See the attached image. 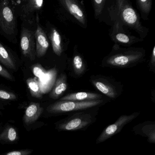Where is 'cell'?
Listing matches in <instances>:
<instances>
[{
    "instance_id": "19",
    "label": "cell",
    "mask_w": 155,
    "mask_h": 155,
    "mask_svg": "<svg viewBox=\"0 0 155 155\" xmlns=\"http://www.w3.org/2000/svg\"><path fill=\"white\" fill-rule=\"evenodd\" d=\"M26 81L31 96L37 98H41L42 92L38 82L35 79L32 78L28 79Z\"/></svg>"
},
{
    "instance_id": "6",
    "label": "cell",
    "mask_w": 155,
    "mask_h": 155,
    "mask_svg": "<svg viewBox=\"0 0 155 155\" xmlns=\"http://www.w3.org/2000/svg\"><path fill=\"white\" fill-rule=\"evenodd\" d=\"M120 4V13L123 21L129 27L137 29L140 27L139 20L134 9L125 1L118 2Z\"/></svg>"
},
{
    "instance_id": "23",
    "label": "cell",
    "mask_w": 155,
    "mask_h": 155,
    "mask_svg": "<svg viewBox=\"0 0 155 155\" xmlns=\"http://www.w3.org/2000/svg\"><path fill=\"white\" fill-rule=\"evenodd\" d=\"M105 2L106 1H104V0H99V1L95 0L93 1L96 16L97 17L101 14V12L105 6Z\"/></svg>"
},
{
    "instance_id": "8",
    "label": "cell",
    "mask_w": 155,
    "mask_h": 155,
    "mask_svg": "<svg viewBox=\"0 0 155 155\" xmlns=\"http://www.w3.org/2000/svg\"><path fill=\"white\" fill-rule=\"evenodd\" d=\"M43 2L42 0H30L25 2L21 8V19L31 24L34 19V13L41 8Z\"/></svg>"
},
{
    "instance_id": "12",
    "label": "cell",
    "mask_w": 155,
    "mask_h": 155,
    "mask_svg": "<svg viewBox=\"0 0 155 155\" xmlns=\"http://www.w3.org/2000/svg\"><path fill=\"white\" fill-rule=\"evenodd\" d=\"M102 96L97 93L88 92H78L71 93L61 98L59 101H86L102 99Z\"/></svg>"
},
{
    "instance_id": "5",
    "label": "cell",
    "mask_w": 155,
    "mask_h": 155,
    "mask_svg": "<svg viewBox=\"0 0 155 155\" xmlns=\"http://www.w3.org/2000/svg\"><path fill=\"white\" fill-rule=\"evenodd\" d=\"M35 32L28 29L23 28L21 34L20 46L21 53L31 61L36 58V43Z\"/></svg>"
},
{
    "instance_id": "1",
    "label": "cell",
    "mask_w": 155,
    "mask_h": 155,
    "mask_svg": "<svg viewBox=\"0 0 155 155\" xmlns=\"http://www.w3.org/2000/svg\"><path fill=\"white\" fill-rule=\"evenodd\" d=\"M99 107L76 111L55 123L59 131L86 130L97 120Z\"/></svg>"
},
{
    "instance_id": "21",
    "label": "cell",
    "mask_w": 155,
    "mask_h": 155,
    "mask_svg": "<svg viewBox=\"0 0 155 155\" xmlns=\"http://www.w3.org/2000/svg\"><path fill=\"white\" fill-rule=\"evenodd\" d=\"M139 7L144 13H148L150 12L152 5L150 0H139L137 2Z\"/></svg>"
},
{
    "instance_id": "30",
    "label": "cell",
    "mask_w": 155,
    "mask_h": 155,
    "mask_svg": "<svg viewBox=\"0 0 155 155\" xmlns=\"http://www.w3.org/2000/svg\"></svg>"
},
{
    "instance_id": "3",
    "label": "cell",
    "mask_w": 155,
    "mask_h": 155,
    "mask_svg": "<svg viewBox=\"0 0 155 155\" xmlns=\"http://www.w3.org/2000/svg\"><path fill=\"white\" fill-rule=\"evenodd\" d=\"M140 114V112H135L130 115H121L114 123L109 125L103 130L97 138L96 144L104 142L119 133L125 126L135 119L139 116Z\"/></svg>"
},
{
    "instance_id": "26",
    "label": "cell",
    "mask_w": 155,
    "mask_h": 155,
    "mask_svg": "<svg viewBox=\"0 0 155 155\" xmlns=\"http://www.w3.org/2000/svg\"><path fill=\"white\" fill-rule=\"evenodd\" d=\"M0 76L11 81H15L14 77L1 64H0Z\"/></svg>"
},
{
    "instance_id": "28",
    "label": "cell",
    "mask_w": 155,
    "mask_h": 155,
    "mask_svg": "<svg viewBox=\"0 0 155 155\" xmlns=\"http://www.w3.org/2000/svg\"><path fill=\"white\" fill-rule=\"evenodd\" d=\"M155 47L153 48V51H152V56H151V64L153 65L155 64Z\"/></svg>"
},
{
    "instance_id": "9",
    "label": "cell",
    "mask_w": 155,
    "mask_h": 155,
    "mask_svg": "<svg viewBox=\"0 0 155 155\" xmlns=\"http://www.w3.org/2000/svg\"><path fill=\"white\" fill-rule=\"evenodd\" d=\"M132 131L136 135L147 138L150 144H155V121L147 120L133 127Z\"/></svg>"
},
{
    "instance_id": "16",
    "label": "cell",
    "mask_w": 155,
    "mask_h": 155,
    "mask_svg": "<svg viewBox=\"0 0 155 155\" xmlns=\"http://www.w3.org/2000/svg\"><path fill=\"white\" fill-rule=\"evenodd\" d=\"M0 62L9 69L13 71H15L16 70V64L14 58L1 42Z\"/></svg>"
},
{
    "instance_id": "24",
    "label": "cell",
    "mask_w": 155,
    "mask_h": 155,
    "mask_svg": "<svg viewBox=\"0 0 155 155\" xmlns=\"http://www.w3.org/2000/svg\"><path fill=\"white\" fill-rule=\"evenodd\" d=\"M0 99L6 100H15L17 99L16 94L5 90L0 89Z\"/></svg>"
},
{
    "instance_id": "7",
    "label": "cell",
    "mask_w": 155,
    "mask_h": 155,
    "mask_svg": "<svg viewBox=\"0 0 155 155\" xmlns=\"http://www.w3.org/2000/svg\"><path fill=\"white\" fill-rule=\"evenodd\" d=\"M140 52H132L126 54H120L114 55L108 59L107 63L114 67H124L128 66L137 62L141 58Z\"/></svg>"
},
{
    "instance_id": "17",
    "label": "cell",
    "mask_w": 155,
    "mask_h": 155,
    "mask_svg": "<svg viewBox=\"0 0 155 155\" xmlns=\"http://www.w3.org/2000/svg\"><path fill=\"white\" fill-rule=\"evenodd\" d=\"M93 83L98 90L110 98H116L118 96L116 89L108 84L101 81H94Z\"/></svg>"
},
{
    "instance_id": "29",
    "label": "cell",
    "mask_w": 155,
    "mask_h": 155,
    "mask_svg": "<svg viewBox=\"0 0 155 155\" xmlns=\"http://www.w3.org/2000/svg\"><path fill=\"white\" fill-rule=\"evenodd\" d=\"M1 105H0V109H1ZM0 114H2L1 112V111H0Z\"/></svg>"
},
{
    "instance_id": "20",
    "label": "cell",
    "mask_w": 155,
    "mask_h": 155,
    "mask_svg": "<svg viewBox=\"0 0 155 155\" xmlns=\"http://www.w3.org/2000/svg\"><path fill=\"white\" fill-rule=\"evenodd\" d=\"M74 72L77 75H81L84 71V65L82 58L79 55H76L73 60Z\"/></svg>"
},
{
    "instance_id": "10",
    "label": "cell",
    "mask_w": 155,
    "mask_h": 155,
    "mask_svg": "<svg viewBox=\"0 0 155 155\" xmlns=\"http://www.w3.org/2000/svg\"><path fill=\"white\" fill-rule=\"evenodd\" d=\"M36 57L41 58L44 56L49 47L48 40L46 33L39 24L35 32Z\"/></svg>"
},
{
    "instance_id": "11",
    "label": "cell",
    "mask_w": 155,
    "mask_h": 155,
    "mask_svg": "<svg viewBox=\"0 0 155 155\" xmlns=\"http://www.w3.org/2000/svg\"><path fill=\"white\" fill-rule=\"evenodd\" d=\"M43 111V108L40 104L31 102L25 110L23 117V121L26 125L33 124L38 119Z\"/></svg>"
},
{
    "instance_id": "4",
    "label": "cell",
    "mask_w": 155,
    "mask_h": 155,
    "mask_svg": "<svg viewBox=\"0 0 155 155\" xmlns=\"http://www.w3.org/2000/svg\"><path fill=\"white\" fill-rule=\"evenodd\" d=\"M0 27L7 35L15 34L17 29V22L15 15L7 1L0 3Z\"/></svg>"
},
{
    "instance_id": "25",
    "label": "cell",
    "mask_w": 155,
    "mask_h": 155,
    "mask_svg": "<svg viewBox=\"0 0 155 155\" xmlns=\"http://www.w3.org/2000/svg\"><path fill=\"white\" fill-rule=\"evenodd\" d=\"M33 151L31 149L21 150L7 152L1 155H30Z\"/></svg>"
},
{
    "instance_id": "18",
    "label": "cell",
    "mask_w": 155,
    "mask_h": 155,
    "mask_svg": "<svg viewBox=\"0 0 155 155\" xmlns=\"http://www.w3.org/2000/svg\"><path fill=\"white\" fill-rule=\"evenodd\" d=\"M52 49L54 53L57 56H61L62 52V46H61V37L59 33L56 29H52L51 31L50 35Z\"/></svg>"
},
{
    "instance_id": "14",
    "label": "cell",
    "mask_w": 155,
    "mask_h": 155,
    "mask_svg": "<svg viewBox=\"0 0 155 155\" xmlns=\"http://www.w3.org/2000/svg\"><path fill=\"white\" fill-rule=\"evenodd\" d=\"M68 88L67 78L65 75H61L54 85L53 88L50 93L49 97L53 99L59 98Z\"/></svg>"
},
{
    "instance_id": "13",
    "label": "cell",
    "mask_w": 155,
    "mask_h": 155,
    "mask_svg": "<svg viewBox=\"0 0 155 155\" xmlns=\"http://www.w3.org/2000/svg\"><path fill=\"white\" fill-rule=\"evenodd\" d=\"M62 2L70 13L81 24L85 25L86 23L85 14L79 5L74 1L71 0H65Z\"/></svg>"
},
{
    "instance_id": "22",
    "label": "cell",
    "mask_w": 155,
    "mask_h": 155,
    "mask_svg": "<svg viewBox=\"0 0 155 155\" xmlns=\"http://www.w3.org/2000/svg\"><path fill=\"white\" fill-rule=\"evenodd\" d=\"M33 74L37 78H41L46 73L45 69L40 64H36L31 68Z\"/></svg>"
},
{
    "instance_id": "2",
    "label": "cell",
    "mask_w": 155,
    "mask_h": 155,
    "mask_svg": "<svg viewBox=\"0 0 155 155\" xmlns=\"http://www.w3.org/2000/svg\"><path fill=\"white\" fill-rule=\"evenodd\" d=\"M104 103L103 99L86 101H59L50 105L47 111L51 115H61L100 107Z\"/></svg>"
},
{
    "instance_id": "15",
    "label": "cell",
    "mask_w": 155,
    "mask_h": 155,
    "mask_svg": "<svg viewBox=\"0 0 155 155\" xmlns=\"http://www.w3.org/2000/svg\"><path fill=\"white\" fill-rule=\"evenodd\" d=\"M18 139L17 130L11 125L6 126L0 133V141L4 143H14Z\"/></svg>"
},
{
    "instance_id": "27",
    "label": "cell",
    "mask_w": 155,
    "mask_h": 155,
    "mask_svg": "<svg viewBox=\"0 0 155 155\" xmlns=\"http://www.w3.org/2000/svg\"><path fill=\"white\" fill-rule=\"evenodd\" d=\"M116 40L120 43L127 44L130 41L128 36L123 33H118L115 36Z\"/></svg>"
}]
</instances>
